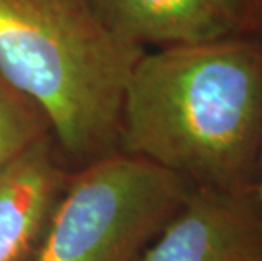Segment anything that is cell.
<instances>
[{"instance_id":"7a4b0ae2","label":"cell","mask_w":262,"mask_h":261,"mask_svg":"<svg viewBox=\"0 0 262 261\" xmlns=\"http://www.w3.org/2000/svg\"><path fill=\"white\" fill-rule=\"evenodd\" d=\"M144 53L88 0H0V75L41 110L73 170L119 151L127 85Z\"/></svg>"},{"instance_id":"5b68a950","label":"cell","mask_w":262,"mask_h":261,"mask_svg":"<svg viewBox=\"0 0 262 261\" xmlns=\"http://www.w3.org/2000/svg\"><path fill=\"white\" fill-rule=\"evenodd\" d=\"M107 24L144 48L185 46L247 36L262 19L260 0H88Z\"/></svg>"},{"instance_id":"277c9868","label":"cell","mask_w":262,"mask_h":261,"mask_svg":"<svg viewBox=\"0 0 262 261\" xmlns=\"http://www.w3.org/2000/svg\"><path fill=\"white\" fill-rule=\"evenodd\" d=\"M142 261H262L257 193L193 188Z\"/></svg>"},{"instance_id":"3957f363","label":"cell","mask_w":262,"mask_h":261,"mask_svg":"<svg viewBox=\"0 0 262 261\" xmlns=\"http://www.w3.org/2000/svg\"><path fill=\"white\" fill-rule=\"evenodd\" d=\"M193 187L117 151L73 170L37 261H142Z\"/></svg>"},{"instance_id":"ba28073f","label":"cell","mask_w":262,"mask_h":261,"mask_svg":"<svg viewBox=\"0 0 262 261\" xmlns=\"http://www.w3.org/2000/svg\"><path fill=\"white\" fill-rule=\"evenodd\" d=\"M255 193H257V198L262 205V161H260V175H259V182H257V188H255Z\"/></svg>"},{"instance_id":"6da1fadb","label":"cell","mask_w":262,"mask_h":261,"mask_svg":"<svg viewBox=\"0 0 262 261\" xmlns=\"http://www.w3.org/2000/svg\"><path fill=\"white\" fill-rule=\"evenodd\" d=\"M119 151L198 190H255L262 44L237 36L144 53L127 85Z\"/></svg>"},{"instance_id":"9c48e42d","label":"cell","mask_w":262,"mask_h":261,"mask_svg":"<svg viewBox=\"0 0 262 261\" xmlns=\"http://www.w3.org/2000/svg\"><path fill=\"white\" fill-rule=\"evenodd\" d=\"M260 4H262V0H260Z\"/></svg>"},{"instance_id":"52a82bcc","label":"cell","mask_w":262,"mask_h":261,"mask_svg":"<svg viewBox=\"0 0 262 261\" xmlns=\"http://www.w3.org/2000/svg\"><path fill=\"white\" fill-rule=\"evenodd\" d=\"M48 134L51 131L41 110L0 75V170Z\"/></svg>"},{"instance_id":"8992f818","label":"cell","mask_w":262,"mask_h":261,"mask_svg":"<svg viewBox=\"0 0 262 261\" xmlns=\"http://www.w3.org/2000/svg\"><path fill=\"white\" fill-rule=\"evenodd\" d=\"M71 173L51 134L0 170V261L39 259Z\"/></svg>"}]
</instances>
